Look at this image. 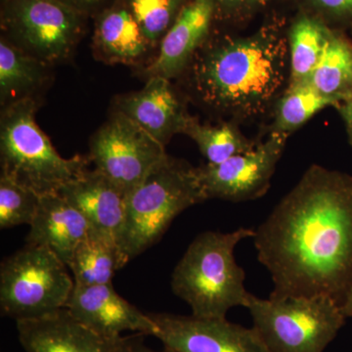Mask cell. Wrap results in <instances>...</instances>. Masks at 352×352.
Segmentation results:
<instances>
[{"mask_svg":"<svg viewBox=\"0 0 352 352\" xmlns=\"http://www.w3.org/2000/svg\"><path fill=\"white\" fill-rule=\"evenodd\" d=\"M183 133L195 141L208 164L223 163L236 155L251 151L256 146L245 138L232 124L207 126L193 117L190 118Z\"/></svg>","mask_w":352,"mask_h":352,"instance_id":"24","label":"cell"},{"mask_svg":"<svg viewBox=\"0 0 352 352\" xmlns=\"http://www.w3.org/2000/svg\"><path fill=\"white\" fill-rule=\"evenodd\" d=\"M270 271V298L327 296L342 307L352 284V175L310 166L252 237Z\"/></svg>","mask_w":352,"mask_h":352,"instance_id":"1","label":"cell"},{"mask_svg":"<svg viewBox=\"0 0 352 352\" xmlns=\"http://www.w3.org/2000/svg\"><path fill=\"white\" fill-rule=\"evenodd\" d=\"M145 335L136 333L131 337H120L115 340V352H170L164 349L157 351L146 346Z\"/></svg>","mask_w":352,"mask_h":352,"instance_id":"29","label":"cell"},{"mask_svg":"<svg viewBox=\"0 0 352 352\" xmlns=\"http://www.w3.org/2000/svg\"><path fill=\"white\" fill-rule=\"evenodd\" d=\"M254 236V229L244 227L229 233L206 231L189 245L173 271L171 288L192 315L226 318L231 308L247 307L245 273L234 252L241 241Z\"/></svg>","mask_w":352,"mask_h":352,"instance_id":"3","label":"cell"},{"mask_svg":"<svg viewBox=\"0 0 352 352\" xmlns=\"http://www.w3.org/2000/svg\"><path fill=\"white\" fill-rule=\"evenodd\" d=\"M189 66L194 89L206 105L239 119L256 118L289 85V36L264 29L204 43Z\"/></svg>","mask_w":352,"mask_h":352,"instance_id":"2","label":"cell"},{"mask_svg":"<svg viewBox=\"0 0 352 352\" xmlns=\"http://www.w3.org/2000/svg\"><path fill=\"white\" fill-rule=\"evenodd\" d=\"M179 0H131V11L150 46L163 39L175 19Z\"/></svg>","mask_w":352,"mask_h":352,"instance_id":"26","label":"cell"},{"mask_svg":"<svg viewBox=\"0 0 352 352\" xmlns=\"http://www.w3.org/2000/svg\"><path fill=\"white\" fill-rule=\"evenodd\" d=\"M126 263L117 241L92 232L76 248L68 267L75 285L95 286L112 283Z\"/></svg>","mask_w":352,"mask_h":352,"instance_id":"20","label":"cell"},{"mask_svg":"<svg viewBox=\"0 0 352 352\" xmlns=\"http://www.w3.org/2000/svg\"><path fill=\"white\" fill-rule=\"evenodd\" d=\"M326 20L342 27L352 28V0H309Z\"/></svg>","mask_w":352,"mask_h":352,"instance_id":"27","label":"cell"},{"mask_svg":"<svg viewBox=\"0 0 352 352\" xmlns=\"http://www.w3.org/2000/svg\"><path fill=\"white\" fill-rule=\"evenodd\" d=\"M207 201L197 168L168 156L126 196L118 245L126 263L163 238L182 212Z\"/></svg>","mask_w":352,"mask_h":352,"instance_id":"4","label":"cell"},{"mask_svg":"<svg viewBox=\"0 0 352 352\" xmlns=\"http://www.w3.org/2000/svg\"><path fill=\"white\" fill-rule=\"evenodd\" d=\"M245 308L268 352H323L346 319L327 296L263 300L250 294Z\"/></svg>","mask_w":352,"mask_h":352,"instance_id":"6","label":"cell"},{"mask_svg":"<svg viewBox=\"0 0 352 352\" xmlns=\"http://www.w3.org/2000/svg\"><path fill=\"white\" fill-rule=\"evenodd\" d=\"M4 20L13 43L48 65L66 60L82 32L80 11L60 0H9Z\"/></svg>","mask_w":352,"mask_h":352,"instance_id":"8","label":"cell"},{"mask_svg":"<svg viewBox=\"0 0 352 352\" xmlns=\"http://www.w3.org/2000/svg\"><path fill=\"white\" fill-rule=\"evenodd\" d=\"M214 15L212 0H192L183 7L162 39L157 57L144 69L146 78L170 80L180 75L205 43Z\"/></svg>","mask_w":352,"mask_h":352,"instance_id":"14","label":"cell"},{"mask_svg":"<svg viewBox=\"0 0 352 352\" xmlns=\"http://www.w3.org/2000/svg\"><path fill=\"white\" fill-rule=\"evenodd\" d=\"M157 142L124 113L112 117L90 140V160L100 171L129 194L168 156Z\"/></svg>","mask_w":352,"mask_h":352,"instance_id":"9","label":"cell"},{"mask_svg":"<svg viewBox=\"0 0 352 352\" xmlns=\"http://www.w3.org/2000/svg\"><path fill=\"white\" fill-rule=\"evenodd\" d=\"M342 308L346 318L352 317V284L351 289H349V295L346 296V302H344Z\"/></svg>","mask_w":352,"mask_h":352,"instance_id":"32","label":"cell"},{"mask_svg":"<svg viewBox=\"0 0 352 352\" xmlns=\"http://www.w3.org/2000/svg\"><path fill=\"white\" fill-rule=\"evenodd\" d=\"M20 344L27 352H115V340L102 337L67 308L41 318L17 321Z\"/></svg>","mask_w":352,"mask_h":352,"instance_id":"16","label":"cell"},{"mask_svg":"<svg viewBox=\"0 0 352 352\" xmlns=\"http://www.w3.org/2000/svg\"><path fill=\"white\" fill-rule=\"evenodd\" d=\"M215 11L226 15H247L267 6L273 0H212Z\"/></svg>","mask_w":352,"mask_h":352,"instance_id":"28","label":"cell"},{"mask_svg":"<svg viewBox=\"0 0 352 352\" xmlns=\"http://www.w3.org/2000/svg\"><path fill=\"white\" fill-rule=\"evenodd\" d=\"M36 98L2 109L0 122L1 173L38 195L57 193L88 170L90 157L65 159L36 122Z\"/></svg>","mask_w":352,"mask_h":352,"instance_id":"5","label":"cell"},{"mask_svg":"<svg viewBox=\"0 0 352 352\" xmlns=\"http://www.w3.org/2000/svg\"><path fill=\"white\" fill-rule=\"evenodd\" d=\"M288 133L272 131L251 151L236 155L221 164L197 168L206 198L238 203L261 198L270 189Z\"/></svg>","mask_w":352,"mask_h":352,"instance_id":"10","label":"cell"},{"mask_svg":"<svg viewBox=\"0 0 352 352\" xmlns=\"http://www.w3.org/2000/svg\"><path fill=\"white\" fill-rule=\"evenodd\" d=\"M115 111L126 115L164 146L175 134L183 133L191 118L170 80L160 76L147 78L142 89L120 97Z\"/></svg>","mask_w":352,"mask_h":352,"instance_id":"13","label":"cell"},{"mask_svg":"<svg viewBox=\"0 0 352 352\" xmlns=\"http://www.w3.org/2000/svg\"><path fill=\"white\" fill-rule=\"evenodd\" d=\"M30 227L27 244L47 248L67 266L76 248L94 232L87 217L58 193L41 196Z\"/></svg>","mask_w":352,"mask_h":352,"instance_id":"17","label":"cell"},{"mask_svg":"<svg viewBox=\"0 0 352 352\" xmlns=\"http://www.w3.org/2000/svg\"><path fill=\"white\" fill-rule=\"evenodd\" d=\"M307 82L342 104L352 100V43L342 32L331 30L320 61Z\"/></svg>","mask_w":352,"mask_h":352,"instance_id":"21","label":"cell"},{"mask_svg":"<svg viewBox=\"0 0 352 352\" xmlns=\"http://www.w3.org/2000/svg\"><path fill=\"white\" fill-rule=\"evenodd\" d=\"M85 217L94 232L117 241L126 219V192L100 171L87 170L57 192Z\"/></svg>","mask_w":352,"mask_h":352,"instance_id":"15","label":"cell"},{"mask_svg":"<svg viewBox=\"0 0 352 352\" xmlns=\"http://www.w3.org/2000/svg\"><path fill=\"white\" fill-rule=\"evenodd\" d=\"M330 28L314 18L302 16L289 34V85L307 82L320 61L331 32Z\"/></svg>","mask_w":352,"mask_h":352,"instance_id":"22","label":"cell"},{"mask_svg":"<svg viewBox=\"0 0 352 352\" xmlns=\"http://www.w3.org/2000/svg\"><path fill=\"white\" fill-rule=\"evenodd\" d=\"M342 102L317 90L309 82L288 85L278 100L273 131L288 133L328 106L339 107Z\"/></svg>","mask_w":352,"mask_h":352,"instance_id":"23","label":"cell"},{"mask_svg":"<svg viewBox=\"0 0 352 352\" xmlns=\"http://www.w3.org/2000/svg\"><path fill=\"white\" fill-rule=\"evenodd\" d=\"M48 64L28 54L8 39L0 41V103L4 109L34 98V95L43 87Z\"/></svg>","mask_w":352,"mask_h":352,"instance_id":"19","label":"cell"},{"mask_svg":"<svg viewBox=\"0 0 352 352\" xmlns=\"http://www.w3.org/2000/svg\"><path fill=\"white\" fill-rule=\"evenodd\" d=\"M338 108L346 126L349 144L352 146V100L344 102Z\"/></svg>","mask_w":352,"mask_h":352,"instance_id":"30","label":"cell"},{"mask_svg":"<svg viewBox=\"0 0 352 352\" xmlns=\"http://www.w3.org/2000/svg\"><path fill=\"white\" fill-rule=\"evenodd\" d=\"M69 267L43 245L27 244L0 265V308L16 322L66 307L75 281Z\"/></svg>","mask_w":352,"mask_h":352,"instance_id":"7","label":"cell"},{"mask_svg":"<svg viewBox=\"0 0 352 352\" xmlns=\"http://www.w3.org/2000/svg\"><path fill=\"white\" fill-rule=\"evenodd\" d=\"M65 308L80 323L106 339H118L127 331L153 337L157 333L156 324L149 314L124 300L112 283L75 285Z\"/></svg>","mask_w":352,"mask_h":352,"instance_id":"12","label":"cell"},{"mask_svg":"<svg viewBox=\"0 0 352 352\" xmlns=\"http://www.w3.org/2000/svg\"><path fill=\"white\" fill-rule=\"evenodd\" d=\"M149 315L157 326L155 337L170 352H268L254 328H245L226 318Z\"/></svg>","mask_w":352,"mask_h":352,"instance_id":"11","label":"cell"},{"mask_svg":"<svg viewBox=\"0 0 352 352\" xmlns=\"http://www.w3.org/2000/svg\"><path fill=\"white\" fill-rule=\"evenodd\" d=\"M60 1L64 2L67 6L73 7L78 11H80L82 9L97 6V4L100 3L102 0H60Z\"/></svg>","mask_w":352,"mask_h":352,"instance_id":"31","label":"cell"},{"mask_svg":"<svg viewBox=\"0 0 352 352\" xmlns=\"http://www.w3.org/2000/svg\"><path fill=\"white\" fill-rule=\"evenodd\" d=\"M94 41L99 57L113 63L138 62L150 47L133 14L124 8L112 9L102 16Z\"/></svg>","mask_w":352,"mask_h":352,"instance_id":"18","label":"cell"},{"mask_svg":"<svg viewBox=\"0 0 352 352\" xmlns=\"http://www.w3.org/2000/svg\"><path fill=\"white\" fill-rule=\"evenodd\" d=\"M41 195L9 176H0V228L31 226Z\"/></svg>","mask_w":352,"mask_h":352,"instance_id":"25","label":"cell"}]
</instances>
